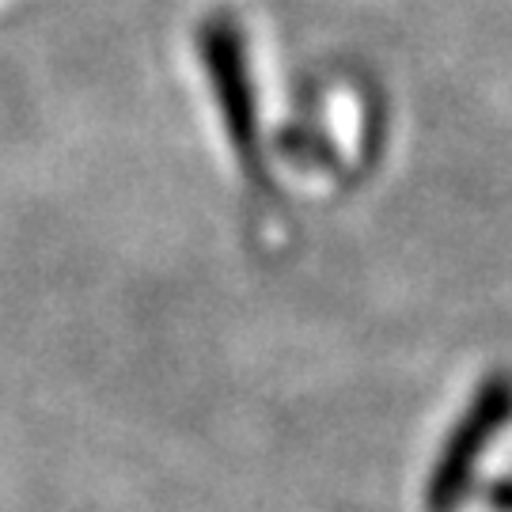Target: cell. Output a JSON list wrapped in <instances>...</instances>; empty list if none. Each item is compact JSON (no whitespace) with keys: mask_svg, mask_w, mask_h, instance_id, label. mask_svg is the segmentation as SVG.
Segmentation results:
<instances>
[{"mask_svg":"<svg viewBox=\"0 0 512 512\" xmlns=\"http://www.w3.org/2000/svg\"><path fill=\"white\" fill-rule=\"evenodd\" d=\"M512 421V376H494L478 387L471 406L463 410V418L452 425V433L440 448L433 475H429V490H425V505L429 512H459L463 497L471 494V482L490 440Z\"/></svg>","mask_w":512,"mask_h":512,"instance_id":"1","label":"cell"},{"mask_svg":"<svg viewBox=\"0 0 512 512\" xmlns=\"http://www.w3.org/2000/svg\"><path fill=\"white\" fill-rule=\"evenodd\" d=\"M202 57L213 76V92L220 103V118L232 137V148L243 160L251 179H266L262 175V145H258V118H255V88H251V73H247V57H243V38L232 23L213 19L202 31Z\"/></svg>","mask_w":512,"mask_h":512,"instance_id":"2","label":"cell"}]
</instances>
